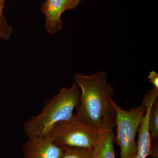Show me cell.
I'll list each match as a JSON object with an SVG mask.
<instances>
[{
    "label": "cell",
    "mask_w": 158,
    "mask_h": 158,
    "mask_svg": "<svg viewBox=\"0 0 158 158\" xmlns=\"http://www.w3.org/2000/svg\"><path fill=\"white\" fill-rule=\"evenodd\" d=\"M83 0H67V6L66 10H72L76 8Z\"/></svg>",
    "instance_id": "cell-13"
},
{
    "label": "cell",
    "mask_w": 158,
    "mask_h": 158,
    "mask_svg": "<svg viewBox=\"0 0 158 158\" xmlns=\"http://www.w3.org/2000/svg\"><path fill=\"white\" fill-rule=\"evenodd\" d=\"M80 94L74 83L69 88H61L59 93L45 100L40 113L31 116L24 123L26 135L27 138L45 136L55 125L72 118L79 104Z\"/></svg>",
    "instance_id": "cell-2"
},
{
    "label": "cell",
    "mask_w": 158,
    "mask_h": 158,
    "mask_svg": "<svg viewBox=\"0 0 158 158\" xmlns=\"http://www.w3.org/2000/svg\"><path fill=\"white\" fill-rule=\"evenodd\" d=\"M67 6V0H46L43 3L41 11L45 16V29L48 34L53 35L62 29L61 15Z\"/></svg>",
    "instance_id": "cell-7"
},
{
    "label": "cell",
    "mask_w": 158,
    "mask_h": 158,
    "mask_svg": "<svg viewBox=\"0 0 158 158\" xmlns=\"http://www.w3.org/2000/svg\"><path fill=\"white\" fill-rule=\"evenodd\" d=\"M103 131L81 121L74 113L68 120L55 125L45 136L59 147L91 148L96 146Z\"/></svg>",
    "instance_id": "cell-3"
},
{
    "label": "cell",
    "mask_w": 158,
    "mask_h": 158,
    "mask_svg": "<svg viewBox=\"0 0 158 158\" xmlns=\"http://www.w3.org/2000/svg\"><path fill=\"white\" fill-rule=\"evenodd\" d=\"M158 97V91L152 89L146 93L142 101V103L146 107V112L138 128L137 149L133 158H146L152 156L151 137L148 127V119L151 109L155 100Z\"/></svg>",
    "instance_id": "cell-5"
},
{
    "label": "cell",
    "mask_w": 158,
    "mask_h": 158,
    "mask_svg": "<svg viewBox=\"0 0 158 158\" xmlns=\"http://www.w3.org/2000/svg\"><path fill=\"white\" fill-rule=\"evenodd\" d=\"M113 130L104 131L94 147L96 158H115Z\"/></svg>",
    "instance_id": "cell-8"
},
{
    "label": "cell",
    "mask_w": 158,
    "mask_h": 158,
    "mask_svg": "<svg viewBox=\"0 0 158 158\" xmlns=\"http://www.w3.org/2000/svg\"><path fill=\"white\" fill-rule=\"evenodd\" d=\"M148 78L150 83L153 85L154 88L158 89V74L155 71H152L150 73Z\"/></svg>",
    "instance_id": "cell-12"
},
{
    "label": "cell",
    "mask_w": 158,
    "mask_h": 158,
    "mask_svg": "<svg viewBox=\"0 0 158 158\" xmlns=\"http://www.w3.org/2000/svg\"><path fill=\"white\" fill-rule=\"evenodd\" d=\"M73 79L81 91L77 117L101 131L114 130L116 112L112 98L115 88L108 83L106 72L101 71L89 76L76 73Z\"/></svg>",
    "instance_id": "cell-1"
},
{
    "label": "cell",
    "mask_w": 158,
    "mask_h": 158,
    "mask_svg": "<svg viewBox=\"0 0 158 158\" xmlns=\"http://www.w3.org/2000/svg\"><path fill=\"white\" fill-rule=\"evenodd\" d=\"M148 127L151 137L152 156L158 158V98L155 100L151 109Z\"/></svg>",
    "instance_id": "cell-9"
},
{
    "label": "cell",
    "mask_w": 158,
    "mask_h": 158,
    "mask_svg": "<svg viewBox=\"0 0 158 158\" xmlns=\"http://www.w3.org/2000/svg\"><path fill=\"white\" fill-rule=\"evenodd\" d=\"M6 0H0V39L7 40L11 38L12 28L8 25L3 13Z\"/></svg>",
    "instance_id": "cell-11"
},
{
    "label": "cell",
    "mask_w": 158,
    "mask_h": 158,
    "mask_svg": "<svg viewBox=\"0 0 158 158\" xmlns=\"http://www.w3.org/2000/svg\"><path fill=\"white\" fill-rule=\"evenodd\" d=\"M112 103L116 112V139L120 148V158H133L137 149L136 134L146 112L145 105L142 102L137 107L125 110L113 100Z\"/></svg>",
    "instance_id": "cell-4"
},
{
    "label": "cell",
    "mask_w": 158,
    "mask_h": 158,
    "mask_svg": "<svg viewBox=\"0 0 158 158\" xmlns=\"http://www.w3.org/2000/svg\"><path fill=\"white\" fill-rule=\"evenodd\" d=\"M23 148V158H62L64 152L46 136L29 137Z\"/></svg>",
    "instance_id": "cell-6"
},
{
    "label": "cell",
    "mask_w": 158,
    "mask_h": 158,
    "mask_svg": "<svg viewBox=\"0 0 158 158\" xmlns=\"http://www.w3.org/2000/svg\"><path fill=\"white\" fill-rule=\"evenodd\" d=\"M62 158H94L95 154L94 148L65 147Z\"/></svg>",
    "instance_id": "cell-10"
},
{
    "label": "cell",
    "mask_w": 158,
    "mask_h": 158,
    "mask_svg": "<svg viewBox=\"0 0 158 158\" xmlns=\"http://www.w3.org/2000/svg\"><path fill=\"white\" fill-rule=\"evenodd\" d=\"M9 158L5 157V158Z\"/></svg>",
    "instance_id": "cell-15"
},
{
    "label": "cell",
    "mask_w": 158,
    "mask_h": 158,
    "mask_svg": "<svg viewBox=\"0 0 158 158\" xmlns=\"http://www.w3.org/2000/svg\"><path fill=\"white\" fill-rule=\"evenodd\" d=\"M94 158H96V156H95V154H94Z\"/></svg>",
    "instance_id": "cell-14"
}]
</instances>
